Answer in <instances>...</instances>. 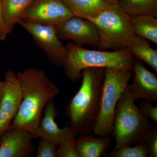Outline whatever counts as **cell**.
<instances>
[{"label": "cell", "instance_id": "obj_1", "mask_svg": "<svg viewBox=\"0 0 157 157\" xmlns=\"http://www.w3.org/2000/svg\"><path fill=\"white\" fill-rule=\"evenodd\" d=\"M16 75L22 99L9 129H23L38 138L42 111L48 101L58 94V87L42 70L28 68Z\"/></svg>", "mask_w": 157, "mask_h": 157}, {"label": "cell", "instance_id": "obj_2", "mask_svg": "<svg viewBox=\"0 0 157 157\" xmlns=\"http://www.w3.org/2000/svg\"><path fill=\"white\" fill-rule=\"evenodd\" d=\"M105 68H88L82 72V82L66 109L68 126L79 134H92L100 111Z\"/></svg>", "mask_w": 157, "mask_h": 157}, {"label": "cell", "instance_id": "obj_3", "mask_svg": "<svg viewBox=\"0 0 157 157\" xmlns=\"http://www.w3.org/2000/svg\"><path fill=\"white\" fill-rule=\"evenodd\" d=\"M67 55L63 67L66 76L73 82L82 78V72L88 68H113L131 71L134 58L127 48L113 52L93 50L70 42L66 46Z\"/></svg>", "mask_w": 157, "mask_h": 157}, {"label": "cell", "instance_id": "obj_4", "mask_svg": "<svg viewBox=\"0 0 157 157\" xmlns=\"http://www.w3.org/2000/svg\"><path fill=\"white\" fill-rule=\"evenodd\" d=\"M135 101L126 88L115 109L111 134L115 140L113 149L144 142L153 128Z\"/></svg>", "mask_w": 157, "mask_h": 157}, {"label": "cell", "instance_id": "obj_5", "mask_svg": "<svg viewBox=\"0 0 157 157\" xmlns=\"http://www.w3.org/2000/svg\"><path fill=\"white\" fill-rule=\"evenodd\" d=\"M88 20L98 28L99 50L116 51L127 48L135 35L129 15L118 5L113 4Z\"/></svg>", "mask_w": 157, "mask_h": 157}, {"label": "cell", "instance_id": "obj_6", "mask_svg": "<svg viewBox=\"0 0 157 157\" xmlns=\"http://www.w3.org/2000/svg\"><path fill=\"white\" fill-rule=\"evenodd\" d=\"M132 76L130 70L105 68L100 111L93 132L95 136L112 134L117 105Z\"/></svg>", "mask_w": 157, "mask_h": 157}, {"label": "cell", "instance_id": "obj_7", "mask_svg": "<svg viewBox=\"0 0 157 157\" xmlns=\"http://www.w3.org/2000/svg\"><path fill=\"white\" fill-rule=\"evenodd\" d=\"M33 38L36 44L42 48L49 61L57 67H63L67 55V49L57 34L54 25L27 22L19 23Z\"/></svg>", "mask_w": 157, "mask_h": 157}, {"label": "cell", "instance_id": "obj_8", "mask_svg": "<svg viewBox=\"0 0 157 157\" xmlns=\"http://www.w3.org/2000/svg\"><path fill=\"white\" fill-rule=\"evenodd\" d=\"M60 39L72 40L79 47L85 45L98 47L99 36L97 26L88 19L72 16L55 26Z\"/></svg>", "mask_w": 157, "mask_h": 157}, {"label": "cell", "instance_id": "obj_9", "mask_svg": "<svg viewBox=\"0 0 157 157\" xmlns=\"http://www.w3.org/2000/svg\"><path fill=\"white\" fill-rule=\"evenodd\" d=\"M72 16L62 0H34L24 14L22 20L55 26Z\"/></svg>", "mask_w": 157, "mask_h": 157}, {"label": "cell", "instance_id": "obj_10", "mask_svg": "<svg viewBox=\"0 0 157 157\" xmlns=\"http://www.w3.org/2000/svg\"><path fill=\"white\" fill-rule=\"evenodd\" d=\"M4 81V94L0 102V138L10 128L19 110L22 99L20 85L15 72L7 71Z\"/></svg>", "mask_w": 157, "mask_h": 157}, {"label": "cell", "instance_id": "obj_11", "mask_svg": "<svg viewBox=\"0 0 157 157\" xmlns=\"http://www.w3.org/2000/svg\"><path fill=\"white\" fill-rule=\"evenodd\" d=\"M133 82L127 89L135 101L142 99L148 102L157 100V77L144 67L142 61L134 58L131 70Z\"/></svg>", "mask_w": 157, "mask_h": 157}, {"label": "cell", "instance_id": "obj_12", "mask_svg": "<svg viewBox=\"0 0 157 157\" xmlns=\"http://www.w3.org/2000/svg\"><path fill=\"white\" fill-rule=\"evenodd\" d=\"M30 132L21 129H9L0 138V157H31L35 153Z\"/></svg>", "mask_w": 157, "mask_h": 157}, {"label": "cell", "instance_id": "obj_13", "mask_svg": "<svg viewBox=\"0 0 157 157\" xmlns=\"http://www.w3.org/2000/svg\"><path fill=\"white\" fill-rule=\"evenodd\" d=\"M54 99L48 101L44 108V116L39 124L37 137L48 140L58 147L63 138L73 131L68 124L60 128L56 122L57 110Z\"/></svg>", "mask_w": 157, "mask_h": 157}, {"label": "cell", "instance_id": "obj_14", "mask_svg": "<svg viewBox=\"0 0 157 157\" xmlns=\"http://www.w3.org/2000/svg\"><path fill=\"white\" fill-rule=\"evenodd\" d=\"M95 137L91 134H80L75 138V148L78 157H101L106 155L110 145L109 135Z\"/></svg>", "mask_w": 157, "mask_h": 157}, {"label": "cell", "instance_id": "obj_15", "mask_svg": "<svg viewBox=\"0 0 157 157\" xmlns=\"http://www.w3.org/2000/svg\"><path fill=\"white\" fill-rule=\"evenodd\" d=\"M73 16L89 19L112 6L107 0H62Z\"/></svg>", "mask_w": 157, "mask_h": 157}, {"label": "cell", "instance_id": "obj_16", "mask_svg": "<svg viewBox=\"0 0 157 157\" xmlns=\"http://www.w3.org/2000/svg\"><path fill=\"white\" fill-rule=\"evenodd\" d=\"M127 48L133 58L145 62L157 73V50L151 48L147 39L135 35Z\"/></svg>", "mask_w": 157, "mask_h": 157}, {"label": "cell", "instance_id": "obj_17", "mask_svg": "<svg viewBox=\"0 0 157 157\" xmlns=\"http://www.w3.org/2000/svg\"><path fill=\"white\" fill-rule=\"evenodd\" d=\"M34 0H2L3 16L9 33L22 20L25 11Z\"/></svg>", "mask_w": 157, "mask_h": 157}, {"label": "cell", "instance_id": "obj_18", "mask_svg": "<svg viewBox=\"0 0 157 157\" xmlns=\"http://www.w3.org/2000/svg\"><path fill=\"white\" fill-rule=\"evenodd\" d=\"M129 17L135 35L157 44L156 17L147 14L131 15Z\"/></svg>", "mask_w": 157, "mask_h": 157}, {"label": "cell", "instance_id": "obj_19", "mask_svg": "<svg viewBox=\"0 0 157 157\" xmlns=\"http://www.w3.org/2000/svg\"><path fill=\"white\" fill-rule=\"evenodd\" d=\"M118 5L129 16L147 14L157 17V0H118Z\"/></svg>", "mask_w": 157, "mask_h": 157}, {"label": "cell", "instance_id": "obj_20", "mask_svg": "<svg viewBox=\"0 0 157 157\" xmlns=\"http://www.w3.org/2000/svg\"><path fill=\"white\" fill-rule=\"evenodd\" d=\"M134 147H123L113 149L106 155L107 157H147L148 149L145 141L136 144Z\"/></svg>", "mask_w": 157, "mask_h": 157}, {"label": "cell", "instance_id": "obj_21", "mask_svg": "<svg viewBox=\"0 0 157 157\" xmlns=\"http://www.w3.org/2000/svg\"><path fill=\"white\" fill-rule=\"evenodd\" d=\"M77 134L72 132L63 138L57 148V157H78L74 144Z\"/></svg>", "mask_w": 157, "mask_h": 157}, {"label": "cell", "instance_id": "obj_22", "mask_svg": "<svg viewBox=\"0 0 157 157\" xmlns=\"http://www.w3.org/2000/svg\"><path fill=\"white\" fill-rule=\"evenodd\" d=\"M40 139L37 148L36 157H57V147L48 140Z\"/></svg>", "mask_w": 157, "mask_h": 157}, {"label": "cell", "instance_id": "obj_23", "mask_svg": "<svg viewBox=\"0 0 157 157\" xmlns=\"http://www.w3.org/2000/svg\"><path fill=\"white\" fill-rule=\"evenodd\" d=\"M138 107L145 117L157 123V107L153 106L151 102L144 100L140 101Z\"/></svg>", "mask_w": 157, "mask_h": 157}, {"label": "cell", "instance_id": "obj_24", "mask_svg": "<svg viewBox=\"0 0 157 157\" xmlns=\"http://www.w3.org/2000/svg\"><path fill=\"white\" fill-rule=\"evenodd\" d=\"M148 149V157H157V124L145 141Z\"/></svg>", "mask_w": 157, "mask_h": 157}, {"label": "cell", "instance_id": "obj_25", "mask_svg": "<svg viewBox=\"0 0 157 157\" xmlns=\"http://www.w3.org/2000/svg\"><path fill=\"white\" fill-rule=\"evenodd\" d=\"M9 34L3 16L2 2L0 0V40H5Z\"/></svg>", "mask_w": 157, "mask_h": 157}, {"label": "cell", "instance_id": "obj_26", "mask_svg": "<svg viewBox=\"0 0 157 157\" xmlns=\"http://www.w3.org/2000/svg\"><path fill=\"white\" fill-rule=\"evenodd\" d=\"M5 89V81H0V102L2 101Z\"/></svg>", "mask_w": 157, "mask_h": 157}, {"label": "cell", "instance_id": "obj_27", "mask_svg": "<svg viewBox=\"0 0 157 157\" xmlns=\"http://www.w3.org/2000/svg\"><path fill=\"white\" fill-rule=\"evenodd\" d=\"M110 2L112 3L113 4H116V5H118V0H107Z\"/></svg>", "mask_w": 157, "mask_h": 157}]
</instances>
